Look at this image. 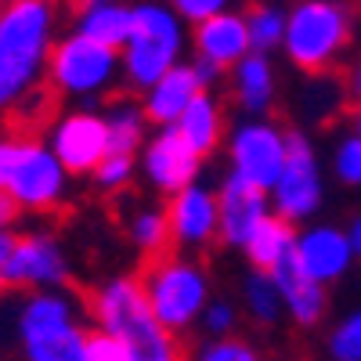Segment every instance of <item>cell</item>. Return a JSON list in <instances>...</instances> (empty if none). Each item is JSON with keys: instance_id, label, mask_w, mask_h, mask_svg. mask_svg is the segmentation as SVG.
Here are the masks:
<instances>
[{"instance_id": "cell-1", "label": "cell", "mask_w": 361, "mask_h": 361, "mask_svg": "<svg viewBox=\"0 0 361 361\" xmlns=\"http://www.w3.org/2000/svg\"><path fill=\"white\" fill-rule=\"evenodd\" d=\"M90 307L98 318V333H109L119 343H127L137 361H185L177 336L148 307L141 279L134 275L109 279L94 293Z\"/></svg>"}, {"instance_id": "cell-2", "label": "cell", "mask_w": 361, "mask_h": 361, "mask_svg": "<svg viewBox=\"0 0 361 361\" xmlns=\"http://www.w3.org/2000/svg\"><path fill=\"white\" fill-rule=\"evenodd\" d=\"M185 47H188V33L180 15L166 0H141V4H134L130 37L123 51H119V66H123V76L130 87L148 90L170 69L180 66Z\"/></svg>"}, {"instance_id": "cell-3", "label": "cell", "mask_w": 361, "mask_h": 361, "mask_svg": "<svg viewBox=\"0 0 361 361\" xmlns=\"http://www.w3.org/2000/svg\"><path fill=\"white\" fill-rule=\"evenodd\" d=\"M354 37L350 11L340 0H300L289 11L282 51L304 73H325Z\"/></svg>"}, {"instance_id": "cell-4", "label": "cell", "mask_w": 361, "mask_h": 361, "mask_svg": "<svg viewBox=\"0 0 361 361\" xmlns=\"http://www.w3.org/2000/svg\"><path fill=\"white\" fill-rule=\"evenodd\" d=\"M145 296L152 314L170 329L180 333L188 329L195 318H202V311L209 307V279L206 271L185 257H156L145 267L141 275Z\"/></svg>"}, {"instance_id": "cell-5", "label": "cell", "mask_w": 361, "mask_h": 361, "mask_svg": "<svg viewBox=\"0 0 361 361\" xmlns=\"http://www.w3.org/2000/svg\"><path fill=\"white\" fill-rule=\"evenodd\" d=\"M4 192L18 209H51L69 192V170L37 137L4 141Z\"/></svg>"}, {"instance_id": "cell-6", "label": "cell", "mask_w": 361, "mask_h": 361, "mask_svg": "<svg viewBox=\"0 0 361 361\" xmlns=\"http://www.w3.org/2000/svg\"><path fill=\"white\" fill-rule=\"evenodd\" d=\"M47 83L58 94L69 98H98L119 76V51L102 47L80 33L58 40L47 54Z\"/></svg>"}, {"instance_id": "cell-7", "label": "cell", "mask_w": 361, "mask_h": 361, "mask_svg": "<svg viewBox=\"0 0 361 361\" xmlns=\"http://www.w3.org/2000/svg\"><path fill=\"white\" fill-rule=\"evenodd\" d=\"M325 202V177H322V163L307 134L293 130L289 134V156L286 166L271 188V214H279L289 224L311 221Z\"/></svg>"}, {"instance_id": "cell-8", "label": "cell", "mask_w": 361, "mask_h": 361, "mask_svg": "<svg viewBox=\"0 0 361 361\" xmlns=\"http://www.w3.org/2000/svg\"><path fill=\"white\" fill-rule=\"evenodd\" d=\"M228 156H231V173L243 177L246 185L260 188L271 195L275 180L286 166L289 156V130H282L271 119H246L238 123L231 141H228Z\"/></svg>"}, {"instance_id": "cell-9", "label": "cell", "mask_w": 361, "mask_h": 361, "mask_svg": "<svg viewBox=\"0 0 361 361\" xmlns=\"http://www.w3.org/2000/svg\"><path fill=\"white\" fill-rule=\"evenodd\" d=\"M54 0H8L0 8V47L33 66H44L54 47Z\"/></svg>"}, {"instance_id": "cell-10", "label": "cell", "mask_w": 361, "mask_h": 361, "mask_svg": "<svg viewBox=\"0 0 361 361\" xmlns=\"http://www.w3.org/2000/svg\"><path fill=\"white\" fill-rule=\"evenodd\" d=\"M51 152L69 173H94L102 159L112 152L105 116H98L94 109H80V112H66L62 119H54Z\"/></svg>"}, {"instance_id": "cell-11", "label": "cell", "mask_w": 361, "mask_h": 361, "mask_svg": "<svg viewBox=\"0 0 361 361\" xmlns=\"http://www.w3.org/2000/svg\"><path fill=\"white\" fill-rule=\"evenodd\" d=\"M69 279V260H66V250L58 238L51 235H25V238H15L11 246V257L0 271V282L4 286H18V289H33V293H44V289H58L66 286Z\"/></svg>"}, {"instance_id": "cell-12", "label": "cell", "mask_w": 361, "mask_h": 361, "mask_svg": "<svg viewBox=\"0 0 361 361\" xmlns=\"http://www.w3.org/2000/svg\"><path fill=\"white\" fill-rule=\"evenodd\" d=\"M293 260L311 282L333 286L350 271L354 250H350V238H347L343 228H336V224H307L304 231H296Z\"/></svg>"}, {"instance_id": "cell-13", "label": "cell", "mask_w": 361, "mask_h": 361, "mask_svg": "<svg viewBox=\"0 0 361 361\" xmlns=\"http://www.w3.org/2000/svg\"><path fill=\"white\" fill-rule=\"evenodd\" d=\"M202 159L188 148V141L177 134V127H163L141 152V170L148 177V185L163 195H177L195 185Z\"/></svg>"}, {"instance_id": "cell-14", "label": "cell", "mask_w": 361, "mask_h": 361, "mask_svg": "<svg viewBox=\"0 0 361 361\" xmlns=\"http://www.w3.org/2000/svg\"><path fill=\"white\" fill-rule=\"evenodd\" d=\"M217 206H221V238L228 246L243 250L253 231L271 217V195L246 185L243 177L228 173L224 185L217 188Z\"/></svg>"}, {"instance_id": "cell-15", "label": "cell", "mask_w": 361, "mask_h": 361, "mask_svg": "<svg viewBox=\"0 0 361 361\" xmlns=\"http://www.w3.org/2000/svg\"><path fill=\"white\" fill-rule=\"evenodd\" d=\"M166 221H170V238L177 246H206L221 235V206L217 192H209L202 185H192L185 192L170 195L166 206Z\"/></svg>"}, {"instance_id": "cell-16", "label": "cell", "mask_w": 361, "mask_h": 361, "mask_svg": "<svg viewBox=\"0 0 361 361\" xmlns=\"http://www.w3.org/2000/svg\"><path fill=\"white\" fill-rule=\"evenodd\" d=\"M192 44H195V54H199V58H209V62H217L221 69H235V66L250 54L246 15L224 11V15H217V18L195 25Z\"/></svg>"}, {"instance_id": "cell-17", "label": "cell", "mask_w": 361, "mask_h": 361, "mask_svg": "<svg viewBox=\"0 0 361 361\" xmlns=\"http://www.w3.org/2000/svg\"><path fill=\"white\" fill-rule=\"evenodd\" d=\"M199 94H202V87H199L192 66L180 62V66L170 69L156 87L145 90L141 109H145V116L152 119V123H159V127H177V119L188 112V105H192Z\"/></svg>"}, {"instance_id": "cell-18", "label": "cell", "mask_w": 361, "mask_h": 361, "mask_svg": "<svg viewBox=\"0 0 361 361\" xmlns=\"http://www.w3.org/2000/svg\"><path fill=\"white\" fill-rule=\"evenodd\" d=\"M130 22H134V4H123V0H90V4H80L76 11V33L102 47L123 51L130 37Z\"/></svg>"}, {"instance_id": "cell-19", "label": "cell", "mask_w": 361, "mask_h": 361, "mask_svg": "<svg viewBox=\"0 0 361 361\" xmlns=\"http://www.w3.org/2000/svg\"><path fill=\"white\" fill-rule=\"evenodd\" d=\"M279 282V293H282V304H286V314L296 322V325H314L322 322L325 307H329V300H325V286L311 282L304 271L296 267V260L289 257L282 267L271 271Z\"/></svg>"}, {"instance_id": "cell-20", "label": "cell", "mask_w": 361, "mask_h": 361, "mask_svg": "<svg viewBox=\"0 0 361 361\" xmlns=\"http://www.w3.org/2000/svg\"><path fill=\"white\" fill-rule=\"evenodd\" d=\"M231 94L257 119L271 109V102H275V69H271L267 54H253L250 51L243 62L231 69Z\"/></svg>"}, {"instance_id": "cell-21", "label": "cell", "mask_w": 361, "mask_h": 361, "mask_svg": "<svg viewBox=\"0 0 361 361\" xmlns=\"http://www.w3.org/2000/svg\"><path fill=\"white\" fill-rule=\"evenodd\" d=\"M177 134L188 141V148L206 159L214 148L221 145L224 137V112H221V102L209 94V90H202V94L188 105V112L177 119Z\"/></svg>"}, {"instance_id": "cell-22", "label": "cell", "mask_w": 361, "mask_h": 361, "mask_svg": "<svg viewBox=\"0 0 361 361\" xmlns=\"http://www.w3.org/2000/svg\"><path fill=\"white\" fill-rule=\"evenodd\" d=\"M87 333L76 322L44 329V333L22 336L25 361H87Z\"/></svg>"}, {"instance_id": "cell-23", "label": "cell", "mask_w": 361, "mask_h": 361, "mask_svg": "<svg viewBox=\"0 0 361 361\" xmlns=\"http://www.w3.org/2000/svg\"><path fill=\"white\" fill-rule=\"evenodd\" d=\"M243 250H246L253 271H267V275H271V271L282 267V264L293 257V250H296V231H293L289 221H282L279 214H271V217L253 231V238H250Z\"/></svg>"}, {"instance_id": "cell-24", "label": "cell", "mask_w": 361, "mask_h": 361, "mask_svg": "<svg viewBox=\"0 0 361 361\" xmlns=\"http://www.w3.org/2000/svg\"><path fill=\"white\" fill-rule=\"evenodd\" d=\"M66 322H76L73 296H66L62 289H44V293H33L22 304V311H18V336L44 333V329L66 325Z\"/></svg>"}, {"instance_id": "cell-25", "label": "cell", "mask_w": 361, "mask_h": 361, "mask_svg": "<svg viewBox=\"0 0 361 361\" xmlns=\"http://www.w3.org/2000/svg\"><path fill=\"white\" fill-rule=\"evenodd\" d=\"M109 123V145L112 152L119 156H134L137 148H145V127H148V116L141 105L134 102H116L105 116Z\"/></svg>"}, {"instance_id": "cell-26", "label": "cell", "mask_w": 361, "mask_h": 361, "mask_svg": "<svg viewBox=\"0 0 361 361\" xmlns=\"http://www.w3.org/2000/svg\"><path fill=\"white\" fill-rule=\"evenodd\" d=\"M37 76H40V66L0 47V112L15 109L29 90H37Z\"/></svg>"}, {"instance_id": "cell-27", "label": "cell", "mask_w": 361, "mask_h": 361, "mask_svg": "<svg viewBox=\"0 0 361 361\" xmlns=\"http://www.w3.org/2000/svg\"><path fill=\"white\" fill-rule=\"evenodd\" d=\"M286 25H289V11L275 8V4H257L246 15V29H250V51L253 54H271L275 47L286 44Z\"/></svg>"}, {"instance_id": "cell-28", "label": "cell", "mask_w": 361, "mask_h": 361, "mask_svg": "<svg viewBox=\"0 0 361 361\" xmlns=\"http://www.w3.org/2000/svg\"><path fill=\"white\" fill-rule=\"evenodd\" d=\"M243 296H246V307L257 322L271 325L286 314V304H282V293H279V282L275 275H267V271H250V279L243 286Z\"/></svg>"}, {"instance_id": "cell-29", "label": "cell", "mask_w": 361, "mask_h": 361, "mask_svg": "<svg viewBox=\"0 0 361 361\" xmlns=\"http://www.w3.org/2000/svg\"><path fill=\"white\" fill-rule=\"evenodd\" d=\"M130 238L134 246L145 253V257H163L166 243H173L170 238V221H166V209H137V214L130 217Z\"/></svg>"}, {"instance_id": "cell-30", "label": "cell", "mask_w": 361, "mask_h": 361, "mask_svg": "<svg viewBox=\"0 0 361 361\" xmlns=\"http://www.w3.org/2000/svg\"><path fill=\"white\" fill-rule=\"evenodd\" d=\"M333 173L340 185L347 188H361V137L357 134H343L333 148Z\"/></svg>"}, {"instance_id": "cell-31", "label": "cell", "mask_w": 361, "mask_h": 361, "mask_svg": "<svg viewBox=\"0 0 361 361\" xmlns=\"http://www.w3.org/2000/svg\"><path fill=\"white\" fill-rule=\"evenodd\" d=\"M329 354L333 361H361V307L350 311L329 336Z\"/></svg>"}, {"instance_id": "cell-32", "label": "cell", "mask_w": 361, "mask_h": 361, "mask_svg": "<svg viewBox=\"0 0 361 361\" xmlns=\"http://www.w3.org/2000/svg\"><path fill=\"white\" fill-rule=\"evenodd\" d=\"M134 156H119V152H109L105 159H102V166L94 170V180L102 188H109V192H119V188H127L130 185V177H134Z\"/></svg>"}, {"instance_id": "cell-33", "label": "cell", "mask_w": 361, "mask_h": 361, "mask_svg": "<svg viewBox=\"0 0 361 361\" xmlns=\"http://www.w3.org/2000/svg\"><path fill=\"white\" fill-rule=\"evenodd\" d=\"M195 361H260V354L246 343V340H209L206 347H199Z\"/></svg>"}, {"instance_id": "cell-34", "label": "cell", "mask_w": 361, "mask_h": 361, "mask_svg": "<svg viewBox=\"0 0 361 361\" xmlns=\"http://www.w3.org/2000/svg\"><path fill=\"white\" fill-rule=\"evenodd\" d=\"M170 8L180 15L185 25H202L228 11V0H170Z\"/></svg>"}, {"instance_id": "cell-35", "label": "cell", "mask_w": 361, "mask_h": 361, "mask_svg": "<svg viewBox=\"0 0 361 361\" xmlns=\"http://www.w3.org/2000/svg\"><path fill=\"white\" fill-rule=\"evenodd\" d=\"M87 361H137L127 343H119L109 333H94L87 340Z\"/></svg>"}, {"instance_id": "cell-36", "label": "cell", "mask_w": 361, "mask_h": 361, "mask_svg": "<svg viewBox=\"0 0 361 361\" xmlns=\"http://www.w3.org/2000/svg\"><path fill=\"white\" fill-rule=\"evenodd\" d=\"M202 325L209 336L224 340L231 329H235V307L228 304V300H209V307L202 311Z\"/></svg>"}, {"instance_id": "cell-37", "label": "cell", "mask_w": 361, "mask_h": 361, "mask_svg": "<svg viewBox=\"0 0 361 361\" xmlns=\"http://www.w3.org/2000/svg\"><path fill=\"white\" fill-rule=\"evenodd\" d=\"M192 73H195L199 87H202V90H209V87H214V83L221 80V73H224V69H221L217 62H209V58H199V54H195V62H192Z\"/></svg>"}, {"instance_id": "cell-38", "label": "cell", "mask_w": 361, "mask_h": 361, "mask_svg": "<svg viewBox=\"0 0 361 361\" xmlns=\"http://www.w3.org/2000/svg\"><path fill=\"white\" fill-rule=\"evenodd\" d=\"M15 217H18V202L0 188V235H8V228L15 224Z\"/></svg>"}, {"instance_id": "cell-39", "label": "cell", "mask_w": 361, "mask_h": 361, "mask_svg": "<svg viewBox=\"0 0 361 361\" xmlns=\"http://www.w3.org/2000/svg\"><path fill=\"white\" fill-rule=\"evenodd\" d=\"M347 90H350V98L361 105V58L354 62V69H350V76H347Z\"/></svg>"}, {"instance_id": "cell-40", "label": "cell", "mask_w": 361, "mask_h": 361, "mask_svg": "<svg viewBox=\"0 0 361 361\" xmlns=\"http://www.w3.org/2000/svg\"><path fill=\"white\" fill-rule=\"evenodd\" d=\"M347 238H350L354 260H361V217H354V221H350V228H347Z\"/></svg>"}, {"instance_id": "cell-41", "label": "cell", "mask_w": 361, "mask_h": 361, "mask_svg": "<svg viewBox=\"0 0 361 361\" xmlns=\"http://www.w3.org/2000/svg\"><path fill=\"white\" fill-rule=\"evenodd\" d=\"M11 246H15V238L11 235H0V271H4V264L11 257Z\"/></svg>"}, {"instance_id": "cell-42", "label": "cell", "mask_w": 361, "mask_h": 361, "mask_svg": "<svg viewBox=\"0 0 361 361\" xmlns=\"http://www.w3.org/2000/svg\"><path fill=\"white\" fill-rule=\"evenodd\" d=\"M350 134H357V137H361V105L354 109V119H350Z\"/></svg>"}, {"instance_id": "cell-43", "label": "cell", "mask_w": 361, "mask_h": 361, "mask_svg": "<svg viewBox=\"0 0 361 361\" xmlns=\"http://www.w3.org/2000/svg\"><path fill=\"white\" fill-rule=\"evenodd\" d=\"M4 166H8L4 163V141H0V188H4Z\"/></svg>"}, {"instance_id": "cell-44", "label": "cell", "mask_w": 361, "mask_h": 361, "mask_svg": "<svg viewBox=\"0 0 361 361\" xmlns=\"http://www.w3.org/2000/svg\"><path fill=\"white\" fill-rule=\"evenodd\" d=\"M76 4H90V0H76Z\"/></svg>"}, {"instance_id": "cell-45", "label": "cell", "mask_w": 361, "mask_h": 361, "mask_svg": "<svg viewBox=\"0 0 361 361\" xmlns=\"http://www.w3.org/2000/svg\"><path fill=\"white\" fill-rule=\"evenodd\" d=\"M4 4H8V0H0V8H4Z\"/></svg>"}, {"instance_id": "cell-46", "label": "cell", "mask_w": 361, "mask_h": 361, "mask_svg": "<svg viewBox=\"0 0 361 361\" xmlns=\"http://www.w3.org/2000/svg\"><path fill=\"white\" fill-rule=\"evenodd\" d=\"M0 289H4V282H0Z\"/></svg>"}]
</instances>
